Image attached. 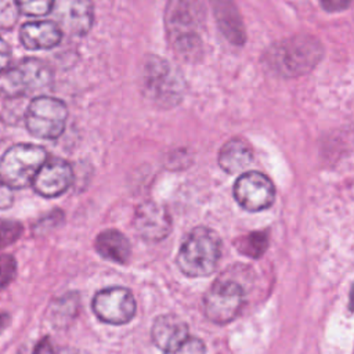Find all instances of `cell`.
Returning <instances> with one entry per match:
<instances>
[{
    "label": "cell",
    "mask_w": 354,
    "mask_h": 354,
    "mask_svg": "<svg viewBox=\"0 0 354 354\" xmlns=\"http://www.w3.org/2000/svg\"><path fill=\"white\" fill-rule=\"evenodd\" d=\"M206 22L203 0H167L165 28L174 53L185 62H196L203 54L202 33Z\"/></svg>",
    "instance_id": "1"
},
{
    "label": "cell",
    "mask_w": 354,
    "mask_h": 354,
    "mask_svg": "<svg viewBox=\"0 0 354 354\" xmlns=\"http://www.w3.org/2000/svg\"><path fill=\"white\" fill-rule=\"evenodd\" d=\"M321 43L307 35H297L274 43L264 54L267 68L283 77H297L310 72L322 58Z\"/></svg>",
    "instance_id": "2"
},
{
    "label": "cell",
    "mask_w": 354,
    "mask_h": 354,
    "mask_svg": "<svg viewBox=\"0 0 354 354\" xmlns=\"http://www.w3.org/2000/svg\"><path fill=\"white\" fill-rule=\"evenodd\" d=\"M221 256V239L207 227H195L183 241L177 266L188 277H206L212 274Z\"/></svg>",
    "instance_id": "3"
},
{
    "label": "cell",
    "mask_w": 354,
    "mask_h": 354,
    "mask_svg": "<svg viewBox=\"0 0 354 354\" xmlns=\"http://www.w3.org/2000/svg\"><path fill=\"white\" fill-rule=\"evenodd\" d=\"M140 83L144 95L163 108L177 105L185 93V82L180 71L156 55L144 62Z\"/></svg>",
    "instance_id": "4"
},
{
    "label": "cell",
    "mask_w": 354,
    "mask_h": 354,
    "mask_svg": "<svg viewBox=\"0 0 354 354\" xmlns=\"http://www.w3.org/2000/svg\"><path fill=\"white\" fill-rule=\"evenodd\" d=\"M47 152L40 145L17 144L10 147L0 162V177L4 185L21 189L33 183L37 171L46 163Z\"/></svg>",
    "instance_id": "5"
},
{
    "label": "cell",
    "mask_w": 354,
    "mask_h": 354,
    "mask_svg": "<svg viewBox=\"0 0 354 354\" xmlns=\"http://www.w3.org/2000/svg\"><path fill=\"white\" fill-rule=\"evenodd\" d=\"M51 71L40 59L26 58L1 72L0 88L3 97L17 98L37 93L51 83Z\"/></svg>",
    "instance_id": "6"
},
{
    "label": "cell",
    "mask_w": 354,
    "mask_h": 354,
    "mask_svg": "<svg viewBox=\"0 0 354 354\" xmlns=\"http://www.w3.org/2000/svg\"><path fill=\"white\" fill-rule=\"evenodd\" d=\"M66 105L53 97L40 95L33 98L25 111V124L29 133L41 140L59 137L66 124Z\"/></svg>",
    "instance_id": "7"
},
{
    "label": "cell",
    "mask_w": 354,
    "mask_h": 354,
    "mask_svg": "<svg viewBox=\"0 0 354 354\" xmlns=\"http://www.w3.org/2000/svg\"><path fill=\"white\" fill-rule=\"evenodd\" d=\"M243 301L245 292L238 282L218 279L203 296V311L207 319L223 325L231 322L239 314Z\"/></svg>",
    "instance_id": "8"
},
{
    "label": "cell",
    "mask_w": 354,
    "mask_h": 354,
    "mask_svg": "<svg viewBox=\"0 0 354 354\" xmlns=\"http://www.w3.org/2000/svg\"><path fill=\"white\" fill-rule=\"evenodd\" d=\"M93 311L105 324L123 325L136 314V300L131 292L122 286L101 289L93 297Z\"/></svg>",
    "instance_id": "9"
},
{
    "label": "cell",
    "mask_w": 354,
    "mask_h": 354,
    "mask_svg": "<svg viewBox=\"0 0 354 354\" xmlns=\"http://www.w3.org/2000/svg\"><path fill=\"white\" fill-rule=\"evenodd\" d=\"M235 201L248 212H260L270 207L275 199L272 181L260 171L242 173L234 184Z\"/></svg>",
    "instance_id": "10"
},
{
    "label": "cell",
    "mask_w": 354,
    "mask_h": 354,
    "mask_svg": "<svg viewBox=\"0 0 354 354\" xmlns=\"http://www.w3.org/2000/svg\"><path fill=\"white\" fill-rule=\"evenodd\" d=\"M55 19L62 29L73 36H84L94 22L91 0H58L55 3Z\"/></svg>",
    "instance_id": "11"
},
{
    "label": "cell",
    "mask_w": 354,
    "mask_h": 354,
    "mask_svg": "<svg viewBox=\"0 0 354 354\" xmlns=\"http://www.w3.org/2000/svg\"><path fill=\"white\" fill-rule=\"evenodd\" d=\"M137 234L145 241L156 242L166 238L171 231V218L162 205L148 201L141 203L133 218Z\"/></svg>",
    "instance_id": "12"
},
{
    "label": "cell",
    "mask_w": 354,
    "mask_h": 354,
    "mask_svg": "<svg viewBox=\"0 0 354 354\" xmlns=\"http://www.w3.org/2000/svg\"><path fill=\"white\" fill-rule=\"evenodd\" d=\"M73 181V170L64 159H50L40 167L32 185L44 198H55L64 194Z\"/></svg>",
    "instance_id": "13"
},
{
    "label": "cell",
    "mask_w": 354,
    "mask_h": 354,
    "mask_svg": "<svg viewBox=\"0 0 354 354\" xmlns=\"http://www.w3.org/2000/svg\"><path fill=\"white\" fill-rule=\"evenodd\" d=\"M216 24L223 36L234 46L246 41V32L242 17L234 0H210Z\"/></svg>",
    "instance_id": "14"
},
{
    "label": "cell",
    "mask_w": 354,
    "mask_h": 354,
    "mask_svg": "<svg viewBox=\"0 0 354 354\" xmlns=\"http://www.w3.org/2000/svg\"><path fill=\"white\" fill-rule=\"evenodd\" d=\"M151 336L158 348L169 353L177 348L188 337V326L180 317L163 314L153 321Z\"/></svg>",
    "instance_id": "15"
},
{
    "label": "cell",
    "mask_w": 354,
    "mask_h": 354,
    "mask_svg": "<svg viewBox=\"0 0 354 354\" xmlns=\"http://www.w3.org/2000/svg\"><path fill=\"white\" fill-rule=\"evenodd\" d=\"M62 29L53 21H30L21 26L19 40L28 50H48L59 44Z\"/></svg>",
    "instance_id": "16"
},
{
    "label": "cell",
    "mask_w": 354,
    "mask_h": 354,
    "mask_svg": "<svg viewBox=\"0 0 354 354\" xmlns=\"http://www.w3.org/2000/svg\"><path fill=\"white\" fill-rule=\"evenodd\" d=\"M252 160L253 151L242 138L228 140L218 152V165L230 174L243 171L252 163Z\"/></svg>",
    "instance_id": "17"
},
{
    "label": "cell",
    "mask_w": 354,
    "mask_h": 354,
    "mask_svg": "<svg viewBox=\"0 0 354 354\" xmlns=\"http://www.w3.org/2000/svg\"><path fill=\"white\" fill-rule=\"evenodd\" d=\"M97 252L106 260L126 263L130 256L129 239L116 230H105L95 238Z\"/></svg>",
    "instance_id": "18"
},
{
    "label": "cell",
    "mask_w": 354,
    "mask_h": 354,
    "mask_svg": "<svg viewBox=\"0 0 354 354\" xmlns=\"http://www.w3.org/2000/svg\"><path fill=\"white\" fill-rule=\"evenodd\" d=\"M236 246L239 252L250 257H259L267 248V238L261 232H252L246 236H242Z\"/></svg>",
    "instance_id": "19"
},
{
    "label": "cell",
    "mask_w": 354,
    "mask_h": 354,
    "mask_svg": "<svg viewBox=\"0 0 354 354\" xmlns=\"http://www.w3.org/2000/svg\"><path fill=\"white\" fill-rule=\"evenodd\" d=\"M19 11L29 17L48 14L55 7V0H15Z\"/></svg>",
    "instance_id": "20"
},
{
    "label": "cell",
    "mask_w": 354,
    "mask_h": 354,
    "mask_svg": "<svg viewBox=\"0 0 354 354\" xmlns=\"http://www.w3.org/2000/svg\"><path fill=\"white\" fill-rule=\"evenodd\" d=\"M165 354H206V347L201 339L188 336L177 348Z\"/></svg>",
    "instance_id": "21"
},
{
    "label": "cell",
    "mask_w": 354,
    "mask_h": 354,
    "mask_svg": "<svg viewBox=\"0 0 354 354\" xmlns=\"http://www.w3.org/2000/svg\"><path fill=\"white\" fill-rule=\"evenodd\" d=\"M19 8L17 6V1H10V0H3L1 1V28L8 29L11 28L18 18Z\"/></svg>",
    "instance_id": "22"
},
{
    "label": "cell",
    "mask_w": 354,
    "mask_h": 354,
    "mask_svg": "<svg viewBox=\"0 0 354 354\" xmlns=\"http://www.w3.org/2000/svg\"><path fill=\"white\" fill-rule=\"evenodd\" d=\"M1 268H3V285L6 286L12 279V275L15 272L14 259L10 257V256H4L3 263H1Z\"/></svg>",
    "instance_id": "23"
},
{
    "label": "cell",
    "mask_w": 354,
    "mask_h": 354,
    "mask_svg": "<svg viewBox=\"0 0 354 354\" xmlns=\"http://www.w3.org/2000/svg\"><path fill=\"white\" fill-rule=\"evenodd\" d=\"M351 4V0H321V6L325 11L336 12L343 11Z\"/></svg>",
    "instance_id": "24"
},
{
    "label": "cell",
    "mask_w": 354,
    "mask_h": 354,
    "mask_svg": "<svg viewBox=\"0 0 354 354\" xmlns=\"http://www.w3.org/2000/svg\"><path fill=\"white\" fill-rule=\"evenodd\" d=\"M33 354H57L54 346L51 344V342L47 337H43L35 347Z\"/></svg>",
    "instance_id": "25"
},
{
    "label": "cell",
    "mask_w": 354,
    "mask_h": 354,
    "mask_svg": "<svg viewBox=\"0 0 354 354\" xmlns=\"http://www.w3.org/2000/svg\"><path fill=\"white\" fill-rule=\"evenodd\" d=\"M10 191H11V188L3 184V187H1V199H0V203H1L3 209L8 207L12 202V195H11Z\"/></svg>",
    "instance_id": "26"
},
{
    "label": "cell",
    "mask_w": 354,
    "mask_h": 354,
    "mask_svg": "<svg viewBox=\"0 0 354 354\" xmlns=\"http://www.w3.org/2000/svg\"><path fill=\"white\" fill-rule=\"evenodd\" d=\"M10 50H8V46L4 40H1V68L6 69L8 65H7V59L10 58Z\"/></svg>",
    "instance_id": "27"
},
{
    "label": "cell",
    "mask_w": 354,
    "mask_h": 354,
    "mask_svg": "<svg viewBox=\"0 0 354 354\" xmlns=\"http://www.w3.org/2000/svg\"><path fill=\"white\" fill-rule=\"evenodd\" d=\"M350 307H351V310H354V286H353L351 293H350Z\"/></svg>",
    "instance_id": "28"
}]
</instances>
